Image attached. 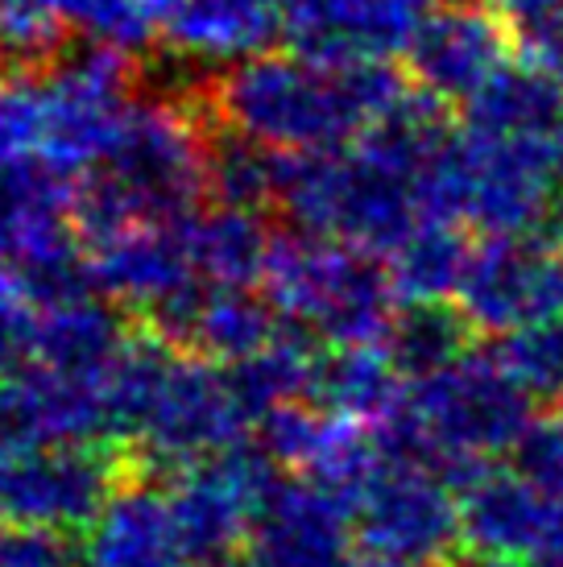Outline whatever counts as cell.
<instances>
[{
  "mask_svg": "<svg viewBox=\"0 0 563 567\" xmlns=\"http://www.w3.org/2000/svg\"><path fill=\"white\" fill-rule=\"evenodd\" d=\"M410 87V75L390 59L331 66L315 63L298 50H266L219 71L212 87V112L224 125L240 128L282 154H307L352 145Z\"/></svg>",
  "mask_w": 563,
  "mask_h": 567,
  "instance_id": "obj_1",
  "label": "cell"
},
{
  "mask_svg": "<svg viewBox=\"0 0 563 567\" xmlns=\"http://www.w3.org/2000/svg\"><path fill=\"white\" fill-rule=\"evenodd\" d=\"M357 530L365 551L402 567H448L464 551L460 497L427 468L386 464L360 493Z\"/></svg>",
  "mask_w": 563,
  "mask_h": 567,
  "instance_id": "obj_7",
  "label": "cell"
},
{
  "mask_svg": "<svg viewBox=\"0 0 563 567\" xmlns=\"http://www.w3.org/2000/svg\"><path fill=\"white\" fill-rule=\"evenodd\" d=\"M42 158L59 171H95L109 158L133 104L137 66L129 54L83 42L63 50L42 75Z\"/></svg>",
  "mask_w": 563,
  "mask_h": 567,
  "instance_id": "obj_6",
  "label": "cell"
},
{
  "mask_svg": "<svg viewBox=\"0 0 563 567\" xmlns=\"http://www.w3.org/2000/svg\"><path fill=\"white\" fill-rule=\"evenodd\" d=\"M266 509V555L274 567H345L348 505L324 485L274 493Z\"/></svg>",
  "mask_w": 563,
  "mask_h": 567,
  "instance_id": "obj_16",
  "label": "cell"
},
{
  "mask_svg": "<svg viewBox=\"0 0 563 567\" xmlns=\"http://www.w3.org/2000/svg\"><path fill=\"white\" fill-rule=\"evenodd\" d=\"M191 252L183 224H150V228H125L116 237L100 240V257H95V278L129 299L162 302L174 290H183L187 278Z\"/></svg>",
  "mask_w": 563,
  "mask_h": 567,
  "instance_id": "obj_15",
  "label": "cell"
},
{
  "mask_svg": "<svg viewBox=\"0 0 563 567\" xmlns=\"http://www.w3.org/2000/svg\"><path fill=\"white\" fill-rule=\"evenodd\" d=\"M50 4H54V9H59V13H63V21H66V0H50Z\"/></svg>",
  "mask_w": 563,
  "mask_h": 567,
  "instance_id": "obj_32",
  "label": "cell"
},
{
  "mask_svg": "<svg viewBox=\"0 0 563 567\" xmlns=\"http://www.w3.org/2000/svg\"><path fill=\"white\" fill-rule=\"evenodd\" d=\"M510 30L493 4L464 0V4H431L410 33L407 75L419 92L443 104H464L485 87L510 54Z\"/></svg>",
  "mask_w": 563,
  "mask_h": 567,
  "instance_id": "obj_8",
  "label": "cell"
},
{
  "mask_svg": "<svg viewBox=\"0 0 563 567\" xmlns=\"http://www.w3.org/2000/svg\"><path fill=\"white\" fill-rule=\"evenodd\" d=\"M448 567H534V564L531 559H518V555H493V551H472V547H464Z\"/></svg>",
  "mask_w": 563,
  "mask_h": 567,
  "instance_id": "obj_29",
  "label": "cell"
},
{
  "mask_svg": "<svg viewBox=\"0 0 563 567\" xmlns=\"http://www.w3.org/2000/svg\"><path fill=\"white\" fill-rule=\"evenodd\" d=\"M547 493L518 476L514 468H489L481 481H472L460 493V535L464 547L493 555H518L531 559L543 551V538L551 526Z\"/></svg>",
  "mask_w": 563,
  "mask_h": 567,
  "instance_id": "obj_13",
  "label": "cell"
},
{
  "mask_svg": "<svg viewBox=\"0 0 563 567\" xmlns=\"http://www.w3.org/2000/svg\"><path fill=\"white\" fill-rule=\"evenodd\" d=\"M183 237H187L191 266L212 274L224 286H245L269 266L266 228L249 207H224L207 216H187L183 220Z\"/></svg>",
  "mask_w": 563,
  "mask_h": 567,
  "instance_id": "obj_20",
  "label": "cell"
},
{
  "mask_svg": "<svg viewBox=\"0 0 563 567\" xmlns=\"http://www.w3.org/2000/svg\"><path fill=\"white\" fill-rule=\"evenodd\" d=\"M4 59H9V50H4V38H0V63H4Z\"/></svg>",
  "mask_w": 563,
  "mask_h": 567,
  "instance_id": "obj_33",
  "label": "cell"
},
{
  "mask_svg": "<svg viewBox=\"0 0 563 567\" xmlns=\"http://www.w3.org/2000/svg\"><path fill=\"white\" fill-rule=\"evenodd\" d=\"M422 4L431 9V4H464V0H422Z\"/></svg>",
  "mask_w": 563,
  "mask_h": 567,
  "instance_id": "obj_31",
  "label": "cell"
},
{
  "mask_svg": "<svg viewBox=\"0 0 563 567\" xmlns=\"http://www.w3.org/2000/svg\"><path fill=\"white\" fill-rule=\"evenodd\" d=\"M498 357L534 402H563V311L498 336Z\"/></svg>",
  "mask_w": 563,
  "mask_h": 567,
  "instance_id": "obj_24",
  "label": "cell"
},
{
  "mask_svg": "<svg viewBox=\"0 0 563 567\" xmlns=\"http://www.w3.org/2000/svg\"><path fill=\"white\" fill-rule=\"evenodd\" d=\"M204 150L207 133L195 121V109L141 92L100 171L112 174L133 199L141 224H183L207 190Z\"/></svg>",
  "mask_w": 563,
  "mask_h": 567,
  "instance_id": "obj_5",
  "label": "cell"
},
{
  "mask_svg": "<svg viewBox=\"0 0 563 567\" xmlns=\"http://www.w3.org/2000/svg\"><path fill=\"white\" fill-rule=\"evenodd\" d=\"M75 204V187L54 162H0V252L21 257L38 240L63 233V212Z\"/></svg>",
  "mask_w": 563,
  "mask_h": 567,
  "instance_id": "obj_18",
  "label": "cell"
},
{
  "mask_svg": "<svg viewBox=\"0 0 563 567\" xmlns=\"http://www.w3.org/2000/svg\"><path fill=\"white\" fill-rule=\"evenodd\" d=\"M282 166H286L282 150L257 142V137L224 125V121L207 133L204 187L216 204L249 207V212L274 204L282 190Z\"/></svg>",
  "mask_w": 563,
  "mask_h": 567,
  "instance_id": "obj_19",
  "label": "cell"
},
{
  "mask_svg": "<svg viewBox=\"0 0 563 567\" xmlns=\"http://www.w3.org/2000/svg\"><path fill=\"white\" fill-rule=\"evenodd\" d=\"M345 567H402V564H393V559H381V555H369V559H360V564H345Z\"/></svg>",
  "mask_w": 563,
  "mask_h": 567,
  "instance_id": "obj_30",
  "label": "cell"
},
{
  "mask_svg": "<svg viewBox=\"0 0 563 567\" xmlns=\"http://www.w3.org/2000/svg\"><path fill=\"white\" fill-rule=\"evenodd\" d=\"M505 456H510V468L526 476L539 493L563 497V410L534 414Z\"/></svg>",
  "mask_w": 563,
  "mask_h": 567,
  "instance_id": "obj_27",
  "label": "cell"
},
{
  "mask_svg": "<svg viewBox=\"0 0 563 567\" xmlns=\"http://www.w3.org/2000/svg\"><path fill=\"white\" fill-rule=\"evenodd\" d=\"M286 38L315 63H365L402 54L427 13L422 0H282Z\"/></svg>",
  "mask_w": 563,
  "mask_h": 567,
  "instance_id": "obj_11",
  "label": "cell"
},
{
  "mask_svg": "<svg viewBox=\"0 0 563 567\" xmlns=\"http://www.w3.org/2000/svg\"><path fill=\"white\" fill-rule=\"evenodd\" d=\"M526 63L563 80V0H489Z\"/></svg>",
  "mask_w": 563,
  "mask_h": 567,
  "instance_id": "obj_25",
  "label": "cell"
},
{
  "mask_svg": "<svg viewBox=\"0 0 563 567\" xmlns=\"http://www.w3.org/2000/svg\"><path fill=\"white\" fill-rule=\"evenodd\" d=\"M282 33V0H171L166 9V47L216 71L274 50Z\"/></svg>",
  "mask_w": 563,
  "mask_h": 567,
  "instance_id": "obj_12",
  "label": "cell"
},
{
  "mask_svg": "<svg viewBox=\"0 0 563 567\" xmlns=\"http://www.w3.org/2000/svg\"><path fill=\"white\" fill-rule=\"evenodd\" d=\"M166 9L171 0H66V25L79 30L83 42L133 59L150 54L157 38H166Z\"/></svg>",
  "mask_w": 563,
  "mask_h": 567,
  "instance_id": "obj_23",
  "label": "cell"
},
{
  "mask_svg": "<svg viewBox=\"0 0 563 567\" xmlns=\"http://www.w3.org/2000/svg\"><path fill=\"white\" fill-rule=\"evenodd\" d=\"M278 204L311 237L345 240L390 257L422 224L414 187L377 166L357 145L286 154Z\"/></svg>",
  "mask_w": 563,
  "mask_h": 567,
  "instance_id": "obj_3",
  "label": "cell"
},
{
  "mask_svg": "<svg viewBox=\"0 0 563 567\" xmlns=\"http://www.w3.org/2000/svg\"><path fill=\"white\" fill-rule=\"evenodd\" d=\"M199 328H204V336L216 348L236 352V357H249L253 348L269 336V316L253 295H245L240 286H228V290H219L216 299L204 302Z\"/></svg>",
  "mask_w": 563,
  "mask_h": 567,
  "instance_id": "obj_26",
  "label": "cell"
},
{
  "mask_svg": "<svg viewBox=\"0 0 563 567\" xmlns=\"http://www.w3.org/2000/svg\"><path fill=\"white\" fill-rule=\"evenodd\" d=\"M472 245L460 224L422 220L398 249L390 252V278L402 302L414 299H455L469 274Z\"/></svg>",
  "mask_w": 563,
  "mask_h": 567,
  "instance_id": "obj_21",
  "label": "cell"
},
{
  "mask_svg": "<svg viewBox=\"0 0 563 567\" xmlns=\"http://www.w3.org/2000/svg\"><path fill=\"white\" fill-rule=\"evenodd\" d=\"M472 336L481 331L472 328V319L455 299H414L393 311L386 328V357L402 378L422 381L464 361L477 348Z\"/></svg>",
  "mask_w": 563,
  "mask_h": 567,
  "instance_id": "obj_17",
  "label": "cell"
},
{
  "mask_svg": "<svg viewBox=\"0 0 563 567\" xmlns=\"http://www.w3.org/2000/svg\"><path fill=\"white\" fill-rule=\"evenodd\" d=\"M455 302L481 336H505L531 319L563 311V252L531 237H481Z\"/></svg>",
  "mask_w": 563,
  "mask_h": 567,
  "instance_id": "obj_9",
  "label": "cell"
},
{
  "mask_svg": "<svg viewBox=\"0 0 563 567\" xmlns=\"http://www.w3.org/2000/svg\"><path fill=\"white\" fill-rule=\"evenodd\" d=\"M547 137L551 133L543 137H472L464 133V158H469L464 224H472L481 237H531L551 199Z\"/></svg>",
  "mask_w": 563,
  "mask_h": 567,
  "instance_id": "obj_10",
  "label": "cell"
},
{
  "mask_svg": "<svg viewBox=\"0 0 563 567\" xmlns=\"http://www.w3.org/2000/svg\"><path fill=\"white\" fill-rule=\"evenodd\" d=\"M42 150V83L30 75L0 80V162Z\"/></svg>",
  "mask_w": 563,
  "mask_h": 567,
  "instance_id": "obj_28",
  "label": "cell"
},
{
  "mask_svg": "<svg viewBox=\"0 0 563 567\" xmlns=\"http://www.w3.org/2000/svg\"><path fill=\"white\" fill-rule=\"evenodd\" d=\"M460 128L472 137H543L563 128V80L543 66H501L477 95L464 100Z\"/></svg>",
  "mask_w": 563,
  "mask_h": 567,
  "instance_id": "obj_14",
  "label": "cell"
},
{
  "mask_svg": "<svg viewBox=\"0 0 563 567\" xmlns=\"http://www.w3.org/2000/svg\"><path fill=\"white\" fill-rule=\"evenodd\" d=\"M407 406L436 443L431 473L455 497L485 476L493 468L489 460L510 452L534 419V398L501 364L498 348H472L452 369L410 381Z\"/></svg>",
  "mask_w": 563,
  "mask_h": 567,
  "instance_id": "obj_2",
  "label": "cell"
},
{
  "mask_svg": "<svg viewBox=\"0 0 563 567\" xmlns=\"http://www.w3.org/2000/svg\"><path fill=\"white\" fill-rule=\"evenodd\" d=\"M269 290L274 299L319 328L336 344H373L393 319L390 266H377V252L345 245V240L282 237L269 249Z\"/></svg>",
  "mask_w": 563,
  "mask_h": 567,
  "instance_id": "obj_4",
  "label": "cell"
},
{
  "mask_svg": "<svg viewBox=\"0 0 563 567\" xmlns=\"http://www.w3.org/2000/svg\"><path fill=\"white\" fill-rule=\"evenodd\" d=\"M398 378L402 373L393 369L390 357L373 352L369 344H348L315 369V385L331 410H340L345 419H373V423L393 414L407 398V385Z\"/></svg>",
  "mask_w": 563,
  "mask_h": 567,
  "instance_id": "obj_22",
  "label": "cell"
}]
</instances>
